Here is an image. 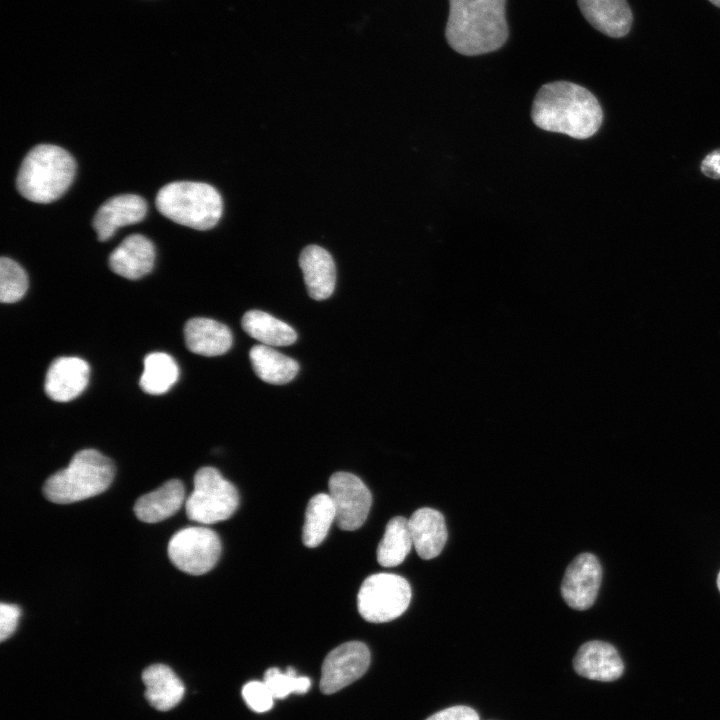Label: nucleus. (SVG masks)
<instances>
[{
    "mask_svg": "<svg viewBox=\"0 0 720 720\" xmlns=\"http://www.w3.org/2000/svg\"><path fill=\"white\" fill-rule=\"evenodd\" d=\"M113 462L95 449L78 451L68 466L52 474L43 485L45 497L58 504L81 501L101 494L114 479Z\"/></svg>",
    "mask_w": 720,
    "mask_h": 720,
    "instance_id": "obj_4",
    "label": "nucleus"
},
{
    "mask_svg": "<svg viewBox=\"0 0 720 720\" xmlns=\"http://www.w3.org/2000/svg\"><path fill=\"white\" fill-rule=\"evenodd\" d=\"M506 0H449L445 37L456 52L475 56L501 48L509 36Z\"/></svg>",
    "mask_w": 720,
    "mask_h": 720,
    "instance_id": "obj_2",
    "label": "nucleus"
},
{
    "mask_svg": "<svg viewBox=\"0 0 720 720\" xmlns=\"http://www.w3.org/2000/svg\"><path fill=\"white\" fill-rule=\"evenodd\" d=\"M239 505L235 486L214 467H202L195 473L194 490L185 501L187 517L202 524H214L230 518Z\"/></svg>",
    "mask_w": 720,
    "mask_h": 720,
    "instance_id": "obj_6",
    "label": "nucleus"
},
{
    "mask_svg": "<svg viewBox=\"0 0 720 720\" xmlns=\"http://www.w3.org/2000/svg\"><path fill=\"white\" fill-rule=\"evenodd\" d=\"M142 680L146 686V699L157 710H170L183 698L184 684L167 665L147 667L142 673Z\"/></svg>",
    "mask_w": 720,
    "mask_h": 720,
    "instance_id": "obj_21",
    "label": "nucleus"
},
{
    "mask_svg": "<svg viewBox=\"0 0 720 720\" xmlns=\"http://www.w3.org/2000/svg\"><path fill=\"white\" fill-rule=\"evenodd\" d=\"M154 261V245L141 234L126 237L109 257L112 271L131 280L147 275L152 270Z\"/></svg>",
    "mask_w": 720,
    "mask_h": 720,
    "instance_id": "obj_15",
    "label": "nucleus"
},
{
    "mask_svg": "<svg viewBox=\"0 0 720 720\" xmlns=\"http://www.w3.org/2000/svg\"><path fill=\"white\" fill-rule=\"evenodd\" d=\"M76 163L65 149L40 144L31 149L18 171L19 193L35 203H50L60 198L71 185Z\"/></svg>",
    "mask_w": 720,
    "mask_h": 720,
    "instance_id": "obj_3",
    "label": "nucleus"
},
{
    "mask_svg": "<svg viewBox=\"0 0 720 720\" xmlns=\"http://www.w3.org/2000/svg\"><path fill=\"white\" fill-rule=\"evenodd\" d=\"M185 500V487L178 479L166 481L156 490L137 499L134 512L145 523H156L174 515Z\"/></svg>",
    "mask_w": 720,
    "mask_h": 720,
    "instance_id": "obj_20",
    "label": "nucleus"
},
{
    "mask_svg": "<svg viewBox=\"0 0 720 720\" xmlns=\"http://www.w3.org/2000/svg\"><path fill=\"white\" fill-rule=\"evenodd\" d=\"M89 364L79 357H59L49 366L44 383L45 393L57 402L78 397L89 382Z\"/></svg>",
    "mask_w": 720,
    "mask_h": 720,
    "instance_id": "obj_12",
    "label": "nucleus"
},
{
    "mask_svg": "<svg viewBox=\"0 0 720 720\" xmlns=\"http://www.w3.org/2000/svg\"><path fill=\"white\" fill-rule=\"evenodd\" d=\"M712 4H714L717 7H720V0H709Z\"/></svg>",
    "mask_w": 720,
    "mask_h": 720,
    "instance_id": "obj_33",
    "label": "nucleus"
},
{
    "mask_svg": "<svg viewBox=\"0 0 720 720\" xmlns=\"http://www.w3.org/2000/svg\"><path fill=\"white\" fill-rule=\"evenodd\" d=\"M531 117L534 124L545 131L586 139L599 130L603 112L588 89L568 81H555L539 89Z\"/></svg>",
    "mask_w": 720,
    "mask_h": 720,
    "instance_id": "obj_1",
    "label": "nucleus"
},
{
    "mask_svg": "<svg viewBox=\"0 0 720 720\" xmlns=\"http://www.w3.org/2000/svg\"><path fill=\"white\" fill-rule=\"evenodd\" d=\"M221 554V541L215 531L191 526L177 531L168 544V556L181 571L202 575L210 571Z\"/></svg>",
    "mask_w": 720,
    "mask_h": 720,
    "instance_id": "obj_8",
    "label": "nucleus"
},
{
    "mask_svg": "<svg viewBox=\"0 0 720 720\" xmlns=\"http://www.w3.org/2000/svg\"><path fill=\"white\" fill-rule=\"evenodd\" d=\"M328 486L338 527L346 531L360 528L372 504L368 487L360 478L348 472L332 474Z\"/></svg>",
    "mask_w": 720,
    "mask_h": 720,
    "instance_id": "obj_9",
    "label": "nucleus"
},
{
    "mask_svg": "<svg viewBox=\"0 0 720 720\" xmlns=\"http://www.w3.org/2000/svg\"><path fill=\"white\" fill-rule=\"evenodd\" d=\"M249 357L256 375L269 384H286L293 380L299 371L296 360L264 344L253 346Z\"/></svg>",
    "mask_w": 720,
    "mask_h": 720,
    "instance_id": "obj_22",
    "label": "nucleus"
},
{
    "mask_svg": "<svg viewBox=\"0 0 720 720\" xmlns=\"http://www.w3.org/2000/svg\"><path fill=\"white\" fill-rule=\"evenodd\" d=\"M585 19L601 33L620 38L631 28L633 17L626 0H577Z\"/></svg>",
    "mask_w": 720,
    "mask_h": 720,
    "instance_id": "obj_18",
    "label": "nucleus"
},
{
    "mask_svg": "<svg viewBox=\"0 0 720 720\" xmlns=\"http://www.w3.org/2000/svg\"><path fill=\"white\" fill-rule=\"evenodd\" d=\"M426 720H480L477 712L464 705L452 706L438 711Z\"/></svg>",
    "mask_w": 720,
    "mask_h": 720,
    "instance_id": "obj_31",
    "label": "nucleus"
},
{
    "mask_svg": "<svg viewBox=\"0 0 720 720\" xmlns=\"http://www.w3.org/2000/svg\"><path fill=\"white\" fill-rule=\"evenodd\" d=\"M411 600V587L402 576L377 573L367 577L357 595L360 615L369 622H389L401 616Z\"/></svg>",
    "mask_w": 720,
    "mask_h": 720,
    "instance_id": "obj_7",
    "label": "nucleus"
},
{
    "mask_svg": "<svg viewBox=\"0 0 720 720\" xmlns=\"http://www.w3.org/2000/svg\"><path fill=\"white\" fill-rule=\"evenodd\" d=\"M413 546L408 520L397 516L389 520L377 547V560L383 567L401 564Z\"/></svg>",
    "mask_w": 720,
    "mask_h": 720,
    "instance_id": "obj_25",
    "label": "nucleus"
},
{
    "mask_svg": "<svg viewBox=\"0 0 720 720\" xmlns=\"http://www.w3.org/2000/svg\"><path fill=\"white\" fill-rule=\"evenodd\" d=\"M336 520V511L329 494L314 495L308 502L302 540L305 546L314 548L326 538L332 522Z\"/></svg>",
    "mask_w": 720,
    "mask_h": 720,
    "instance_id": "obj_26",
    "label": "nucleus"
},
{
    "mask_svg": "<svg viewBox=\"0 0 720 720\" xmlns=\"http://www.w3.org/2000/svg\"><path fill=\"white\" fill-rule=\"evenodd\" d=\"M299 266L312 299L325 300L332 295L336 284V268L327 250L318 245L305 247L299 256Z\"/></svg>",
    "mask_w": 720,
    "mask_h": 720,
    "instance_id": "obj_16",
    "label": "nucleus"
},
{
    "mask_svg": "<svg viewBox=\"0 0 720 720\" xmlns=\"http://www.w3.org/2000/svg\"><path fill=\"white\" fill-rule=\"evenodd\" d=\"M576 673L582 677L609 682L621 677L624 663L616 648L604 641L584 643L573 659Z\"/></svg>",
    "mask_w": 720,
    "mask_h": 720,
    "instance_id": "obj_13",
    "label": "nucleus"
},
{
    "mask_svg": "<svg viewBox=\"0 0 720 720\" xmlns=\"http://www.w3.org/2000/svg\"><path fill=\"white\" fill-rule=\"evenodd\" d=\"M184 337L191 352L208 357L225 354L233 342L232 333L225 324L205 317L189 319Z\"/></svg>",
    "mask_w": 720,
    "mask_h": 720,
    "instance_id": "obj_19",
    "label": "nucleus"
},
{
    "mask_svg": "<svg viewBox=\"0 0 720 720\" xmlns=\"http://www.w3.org/2000/svg\"><path fill=\"white\" fill-rule=\"evenodd\" d=\"M602 579L598 558L591 553L578 555L567 567L561 595L566 604L575 610H586L595 602Z\"/></svg>",
    "mask_w": 720,
    "mask_h": 720,
    "instance_id": "obj_11",
    "label": "nucleus"
},
{
    "mask_svg": "<svg viewBox=\"0 0 720 720\" xmlns=\"http://www.w3.org/2000/svg\"><path fill=\"white\" fill-rule=\"evenodd\" d=\"M158 211L173 222L196 230L216 226L223 212L219 192L210 184L176 181L163 186L156 196Z\"/></svg>",
    "mask_w": 720,
    "mask_h": 720,
    "instance_id": "obj_5",
    "label": "nucleus"
},
{
    "mask_svg": "<svg viewBox=\"0 0 720 720\" xmlns=\"http://www.w3.org/2000/svg\"><path fill=\"white\" fill-rule=\"evenodd\" d=\"M701 172L712 179H720V148L708 153L700 165Z\"/></svg>",
    "mask_w": 720,
    "mask_h": 720,
    "instance_id": "obj_32",
    "label": "nucleus"
},
{
    "mask_svg": "<svg viewBox=\"0 0 720 720\" xmlns=\"http://www.w3.org/2000/svg\"><path fill=\"white\" fill-rule=\"evenodd\" d=\"M242 697L247 706L258 713L269 711L275 699L264 681L256 680L243 686Z\"/></svg>",
    "mask_w": 720,
    "mask_h": 720,
    "instance_id": "obj_29",
    "label": "nucleus"
},
{
    "mask_svg": "<svg viewBox=\"0 0 720 720\" xmlns=\"http://www.w3.org/2000/svg\"><path fill=\"white\" fill-rule=\"evenodd\" d=\"M21 614L20 608L15 604L1 603L0 605V640L9 638L17 628Z\"/></svg>",
    "mask_w": 720,
    "mask_h": 720,
    "instance_id": "obj_30",
    "label": "nucleus"
},
{
    "mask_svg": "<svg viewBox=\"0 0 720 720\" xmlns=\"http://www.w3.org/2000/svg\"><path fill=\"white\" fill-rule=\"evenodd\" d=\"M241 325L249 336L267 346H287L297 340L291 326L261 310L245 312Z\"/></svg>",
    "mask_w": 720,
    "mask_h": 720,
    "instance_id": "obj_23",
    "label": "nucleus"
},
{
    "mask_svg": "<svg viewBox=\"0 0 720 720\" xmlns=\"http://www.w3.org/2000/svg\"><path fill=\"white\" fill-rule=\"evenodd\" d=\"M413 546L424 560L437 557L443 550L448 533L441 512L424 507L416 510L408 519Z\"/></svg>",
    "mask_w": 720,
    "mask_h": 720,
    "instance_id": "obj_17",
    "label": "nucleus"
},
{
    "mask_svg": "<svg viewBox=\"0 0 720 720\" xmlns=\"http://www.w3.org/2000/svg\"><path fill=\"white\" fill-rule=\"evenodd\" d=\"M146 212V201L138 195L122 194L108 199L100 206L93 220L98 239L106 241L118 228L142 221Z\"/></svg>",
    "mask_w": 720,
    "mask_h": 720,
    "instance_id": "obj_14",
    "label": "nucleus"
},
{
    "mask_svg": "<svg viewBox=\"0 0 720 720\" xmlns=\"http://www.w3.org/2000/svg\"><path fill=\"white\" fill-rule=\"evenodd\" d=\"M370 664L368 647L359 641L343 643L328 653L322 665L321 691L335 693L360 678Z\"/></svg>",
    "mask_w": 720,
    "mask_h": 720,
    "instance_id": "obj_10",
    "label": "nucleus"
},
{
    "mask_svg": "<svg viewBox=\"0 0 720 720\" xmlns=\"http://www.w3.org/2000/svg\"><path fill=\"white\" fill-rule=\"evenodd\" d=\"M140 377L141 389L152 395L164 394L177 382L179 367L172 356L164 352H152L144 358Z\"/></svg>",
    "mask_w": 720,
    "mask_h": 720,
    "instance_id": "obj_24",
    "label": "nucleus"
},
{
    "mask_svg": "<svg viewBox=\"0 0 720 720\" xmlns=\"http://www.w3.org/2000/svg\"><path fill=\"white\" fill-rule=\"evenodd\" d=\"M717 587H718V589H719V591H720V571H719L718 577H717Z\"/></svg>",
    "mask_w": 720,
    "mask_h": 720,
    "instance_id": "obj_34",
    "label": "nucleus"
},
{
    "mask_svg": "<svg viewBox=\"0 0 720 720\" xmlns=\"http://www.w3.org/2000/svg\"><path fill=\"white\" fill-rule=\"evenodd\" d=\"M28 289V276L25 270L14 260L0 259V300L2 303H14L25 295Z\"/></svg>",
    "mask_w": 720,
    "mask_h": 720,
    "instance_id": "obj_28",
    "label": "nucleus"
},
{
    "mask_svg": "<svg viewBox=\"0 0 720 720\" xmlns=\"http://www.w3.org/2000/svg\"><path fill=\"white\" fill-rule=\"evenodd\" d=\"M263 681L275 699H284L292 693L304 694L311 686L310 679L299 676L292 667H288L284 672L276 667L269 668Z\"/></svg>",
    "mask_w": 720,
    "mask_h": 720,
    "instance_id": "obj_27",
    "label": "nucleus"
}]
</instances>
